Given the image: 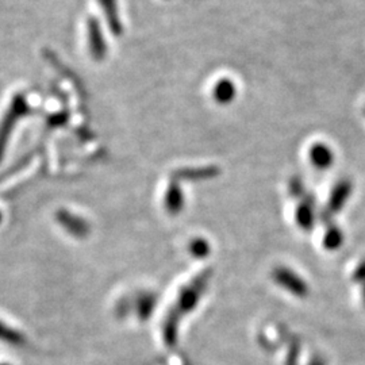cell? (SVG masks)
<instances>
[{
  "instance_id": "cell-1",
  "label": "cell",
  "mask_w": 365,
  "mask_h": 365,
  "mask_svg": "<svg viewBox=\"0 0 365 365\" xmlns=\"http://www.w3.org/2000/svg\"><path fill=\"white\" fill-rule=\"evenodd\" d=\"M56 221L69 234H72V235H75L77 238H83V237H86L90 233V226L83 218H79V217L68 213L66 210H60L56 214Z\"/></svg>"
},
{
  "instance_id": "cell-2",
  "label": "cell",
  "mask_w": 365,
  "mask_h": 365,
  "mask_svg": "<svg viewBox=\"0 0 365 365\" xmlns=\"http://www.w3.org/2000/svg\"><path fill=\"white\" fill-rule=\"evenodd\" d=\"M237 95V87L230 79H221L213 91V97L219 104H229L232 103Z\"/></svg>"
},
{
  "instance_id": "cell-3",
  "label": "cell",
  "mask_w": 365,
  "mask_h": 365,
  "mask_svg": "<svg viewBox=\"0 0 365 365\" xmlns=\"http://www.w3.org/2000/svg\"><path fill=\"white\" fill-rule=\"evenodd\" d=\"M101 8L106 12L107 17V22H108V28L111 30V33L115 35H121L122 34V23L118 15V6H117V0H100Z\"/></svg>"
},
{
  "instance_id": "cell-4",
  "label": "cell",
  "mask_w": 365,
  "mask_h": 365,
  "mask_svg": "<svg viewBox=\"0 0 365 365\" xmlns=\"http://www.w3.org/2000/svg\"><path fill=\"white\" fill-rule=\"evenodd\" d=\"M310 159L314 166L319 169H326L332 166L333 152L324 144H317L310 150Z\"/></svg>"
},
{
  "instance_id": "cell-5",
  "label": "cell",
  "mask_w": 365,
  "mask_h": 365,
  "mask_svg": "<svg viewBox=\"0 0 365 365\" xmlns=\"http://www.w3.org/2000/svg\"><path fill=\"white\" fill-rule=\"evenodd\" d=\"M90 42H91V49H92L95 59H98V60L104 59L107 46H106V41H104L101 32H100L99 25L95 19H92L90 22Z\"/></svg>"
},
{
  "instance_id": "cell-6",
  "label": "cell",
  "mask_w": 365,
  "mask_h": 365,
  "mask_svg": "<svg viewBox=\"0 0 365 365\" xmlns=\"http://www.w3.org/2000/svg\"><path fill=\"white\" fill-rule=\"evenodd\" d=\"M351 190H352V187H351V184L348 183V181H342V183H339L337 187H335V190L333 191V195L332 198H331V203H329V210H332V211H338V210H341V207L345 204V201L348 200V197H349V194H351Z\"/></svg>"
},
{
  "instance_id": "cell-7",
  "label": "cell",
  "mask_w": 365,
  "mask_h": 365,
  "mask_svg": "<svg viewBox=\"0 0 365 365\" xmlns=\"http://www.w3.org/2000/svg\"><path fill=\"white\" fill-rule=\"evenodd\" d=\"M0 341L7 342L14 346H25L28 342L26 337L22 333L11 329L3 322H0Z\"/></svg>"
},
{
  "instance_id": "cell-8",
  "label": "cell",
  "mask_w": 365,
  "mask_h": 365,
  "mask_svg": "<svg viewBox=\"0 0 365 365\" xmlns=\"http://www.w3.org/2000/svg\"><path fill=\"white\" fill-rule=\"evenodd\" d=\"M166 206L170 210H180L183 204V195L180 193V188L177 186H172V188L166 193Z\"/></svg>"
},
{
  "instance_id": "cell-9",
  "label": "cell",
  "mask_w": 365,
  "mask_h": 365,
  "mask_svg": "<svg viewBox=\"0 0 365 365\" xmlns=\"http://www.w3.org/2000/svg\"><path fill=\"white\" fill-rule=\"evenodd\" d=\"M342 244V233L339 232L338 229H332L329 230L326 237H325V245L329 249H335Z\"/></svg>"
},
{
  "instance_id": "cell-10",
  "label": "cell",
  "mask_w": 365,
  "mask_h": 365,
  "mask_svg": "<svg viewBox=\"0 0 365 365\" xmlns=\"http://www.w3.org/2000/svg\"><path fill=\"white\" fill-rule=\"evenodd\" d=\"M353 280L357 283H365V260L362 262V264L356 268L355 275H353Z\"/></svg>"
},
{
  "instance_id": "cell-11",
  "label": "cell",
  "mask_w": 365,
  "mask_h": 365,
  "mask_svg": "<svg viewBox=\"0 0 365 365\" xmlns=\"http://www.w3.org/2000/svg\"><path fill=\"white\" fill-rule=\"evenodd\" d=\"M363 298H364V303H365V283H364V295H363Z\"/></svg>"
},
{
  "instance_id": "cell-12",
  "label": "cell",
  "mask_w": 365,
  "mask_h": 365,
  "mask_svg": "<svg viewBox=\"0 0 365 365\" xmlns=\"http://www.w3.org/2000/svg\"><path fill=\"white\" fill-rule=\"evenodd\" d=\"M0 222H1V213H0Z\"/></svg>"
},
{
  "instance_id": "cell-13",
  "label": "cell",
  "mask_w": 365,
  "mask_h": 365,
  "mask_svg": "<svg viewBox=\"0 0 365 365\" xmlns=\"http://www.w3.org/2000/svg\"><path fill=\"white\" fill-rule=\"evenodd\" d=\"M0 365H10V364H0Z\"/></svg>"
}]
</instances>
